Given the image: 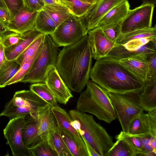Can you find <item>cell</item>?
<instances>
[{"instance_id": "1", "label": "cell", "mask_w": 156, "mask_h": 156, "mask_svg": "<svg viewBox=\"0 0 156 156\" xmlns=\"http://www.w3.org/2000/svg\"><path fill=\"white\" fill-rule=\"evenodd\" d=\"M92 58L87 35L73 44L63 47L58 53L55 68L71 91L80 93L86 86Z\"/></svg>"}, {"instance_id": "2", "label": "cell", "mask_w": 156, "mask_h": 156, "mask_svg": "<svg viewBox=\"0 0 156 156\" xmlns=\"http://www.w3.org/2000/svg\"><path fill=\"white\" fill-rule=\"evenodd\" d=\"M90 78L107 91L115 93H140L145 84L118 61L107 57L96 61L91 68Z\"/></svg>"}, {"instance_id": "3", "label": "cell", "mask_w": 156, "mask_h": 156, "mask_svg": "<svg viewBox=\"0 0 156 156\" xmlns=\"http://www.w3.org/2000/svg\"><path fill=\"white\" fill-rule=\"evenodd\" d=\"M71 125L94 149L100 156L106 154L114 144L105 129L94 120L93 116L76 109L69 111Z\"/></svg>"}, {"instance_id": "4", "label": "cell", "mask_w": 156, "mask_h": 156, "mask_svg": "<svg viewBox=\"0 0 156 156\" xmlns=\"http://www.w3.org/2000/svg\"><path fill=\"white\" fill-rule=\"evenodd\" d=\"M86 89L76 102V110L95 116L98 119L110 123L116 119L114 110L107 91L89 80Z\"/></svg>"}, {"instance_id": "5", "label": "cell", "mask_w": 156, "mask_h": 156, "mask_svg": "<svg viewBox=\"0 0 156 156\" xmlns=\"http://www.w3.org/2000/svg\"><path fill=\"white\" fill-rule=\"evenodd\" d=\"M58 47L49 35L45 34L41 49L28 74L21 80L25 83H45L47 76L55 68Z\"/></svg>"}, {"instance_id": "6", "label": "cell", "mask_w": 156, "mask_h": 156, "mask_svg": "<svg viewBox=\"0 0 156 156\" xmlns=\"http://www.w3.org/2000/svg\"><path fill=\"white\" fill-rule=\"evenodd\" d=\"M107 92L122 131L127 133L132 122L144 111L140 103V93Z\"/></svg>"}, {"instance_id": "7", "label": "cell", "mask_w": 156, "mask_h": 156, "mask_svg": "<svg viewBox=\"0 0 156 156\" xmlns=\"http://www.w3.org/2000/svg\"><path fill=\"white\" fill-rule=\"evenodd\" d=\"M49 35L58 47L73 44L87 35L80 18L73 15L59 25Z\"/></svg>"}, {"instance_id": "8", "label": "cell", "mask_w": 156, "mask_h": 156, "mask_svg": "<svg viewBox=\"0 0 156 156\" xmlns=\"http://www.w3.org/2000/svg\"><path fill=\"white\" fill-rule=\"evenodd\" d=\"M154 7L152 4L143 3L133 9H130L120 23L122 34L152 27Z\"/></svg>"}, {"instance_id": "9", "label": "cell", "mask_w": 156, "mask_h": 156, "mask_svg": "<svg viewBox=\"0 0 156 156\" xmlns=\"http://www.w3.org/2000/svg\"><path fill=\"white\" fill-rule=\"evenodd\" d=\"M24 116L10 119L3 130L13 156H31L28 148L24 144L22 140V129L24 124Z\"/></svg>"}, {"instance_id": "10", "label": "cell", "mask_w": 156, "mask_h": 156, "mask_svg": "<svg viewBox=\"0 0 156 156\" xmlns=\"http://www.w3.org/2000/svg\"><path fill=\"white\" fill-rule=\"evenodd\" d=\"M125 0H96L80 17L85 33L95 28L100 19L116 5Z\"/></svg>"}, {"instance_id": "11", "label": "cell", "mask_w": 156, "mask_h": 156, "mask_svg": "<svg viewBox=\"0 0 156 156\" xmlns=\"http://www.w3.org/2000/svg\"><path fill=\"white\" fill-rule=\"evenodd\" d=\"M10 101L18 107L26 115H37L41 110L49 105L30 90L16 92Z\"/></svg>"}, {"instance_id": "12", "label": "cell", "mask_w": 156, "mask_h": 156, "mask_svg": "<svg viewBox=\"0 0 156 156\" xmlns=\"http://www.w3.org/2000/svg\"><path fill=\"white\" fill-rule=\"evenodd\" d=\"M127 133L137 137L156 138V109L140 114L131 122Z\"/></svg>"}, {"instance_id": "13", "label": "cell", "mask_w": 156, "mask_h": 156, "mask_svg": "<svg viewBox=\"0 0 156 156\" xmlns=\"http://www.w3.org/2000/svg\"><path fill=\"white\" fill-rule=\"evenodd\" d=\"M51 110L58 126L65 130L72 137L77 146L81 156H89L82 137L71 125L72 119L69 113L58 105L51 107Z\"/></svg>"}, {"instance_id": "14", "label": "cell", "mask_w": 156, "mask_h": 156, "mask_svg": "<svg viewBox=\"0 0 156 156\" xmlns=\"http://www.w3.org/2000/svg\"><path fill=\"white\" fill-rule=\"evenodd\" d=\"M87 35L92 58L96 61L106 57L116 44L107 38L98 27L89 30Z\"/></svg>"}, {"instance_id": "15", "label": "cell", "mask_w": 156, "mask_h": 156, "mask_svg": "<svg viewBox=\"0 0 156 156\" xmlns=\"http://www.w3.org/2000/svg\"><path fill=\"white\" fill-rule=\"evenodd\" d=\"M38 12H29L23 6L7 24L8 31L22 34L35 29Z\"/></svg>"}, {"instance_id": "16", "label": "cell", "mask_w": 156, "mask_h": 156, "mask_svg": "<svg viewBox=\"0 0 156 156\" xmlns=\"http://www.w3.org/2000/svg\"><path fill=\"white\" fill-rule=\"evenodd\" d=\"M45 83L54 95L58 102L66 105L73 97L71 91L65 83L56 68L49 72Z\"/></svg>"}, {"instance_id": "17", "label": "cell", "mask_w": 156, "mask_h": 156, "mask_svg": "<svg viewBox=\"0 0 156 156\" xmlns=\"http://www.w3.org/2000/svg\"><path fill=\"white\" fill-rule=\"evenodd\" d=\"M51 107L49 105L44 107L38 112L37 118L39 135L42 140L48 145L52 133L58 128Z\"/></svg>"}, {"instance_id": "18", "label": "cell", "mask_w": 156, "mask_h": 156, "mask_svg": "<svg viewBox=\"0 0 156 156\" xmlns=\"http://www.w3.org/2000/svg\"><path fill=\"white\" fill-rule=\"evenodd\" d=\"M148 55H138L116 60L133 75L145 83L148 68Z\"/></svg>"}, {"instance_id": "19", "label": "cell", "mask_w": 156, "mask_h": 156, "mask_svg": "<svg viewBox=\"0 0 156 156\" xmlns=\"http://www.w3.org/2000/svg\"><path fill=\"white\" fill-rule=\"evenodd\" d=\"M25 123L22 129V140L24 144L31 148L42 140L38 131L37 118L30 114L24 116Z\"/></svg>"}, {"instance_id": "20", "label": "cell", "mask_w": 156, "mask_h": 156, "mask_svg": "<svg viewBox=\"0 0 156 156\" xmlns=\"http://www.w3.org/2000/svg\"><path fill=\"white\" fill-rule=\"evenodd\" d=\"M42 34L35 29L22 34V38L18 43L5 48L6 59L8 60L16 59L35 40Z\"/></svg>"}, {"instance_id": "21", "label": "cell", "mask_w": 156, "mask_h": 156, "mask_svg": "<svg viewBox=\"0 0 156 156\" xmlns=\"http://www.w3.org/2000/svg\"><path fill=\"white\" fill-rule=\"evenodd\" d=\"M156 50L149 41L138 49L133 51L126 49L123 45L116 44L106 57L118 60L138 55H149L156 53Z\"/></svg>"}, {"instance_id": "22", "label": "cell", "mask_w": 156, "mask_h": 156, "mask_svg": "<svg viewBox=\"0 0 156 156\" xmlns=\"http://www.w3.org/2000/svg\"><path fill=\"white\" fill-rule=\"evenodd\" d=\"M129 9L128 1H123L112 8L102 17L99 21L96 27H101L120 23L126 16Z\"/></svg>"}, {"instance_id": "23", "label": "cell", "mask_w": 156, "mask_h": 156, "mask_svg": "<svg viewBox=\"0 0 156 156\" xmlns=\"http://www.w3.org/2000/svg\"><path fill=\"white\" fill-rule=\"evenodd\" d=\"M140 101L144 111L148 112L156 109V80L145 82L140 94Z\"/></svg>"}, {"instance_id": "24", "label": "cell", "mask_w": 156, "mask_h": 156, "mask_svg": "<svg viewBox=\"0 0 156 156\" xmlns=\"http://www.w3.org/2000/svg\"><path fill=\"white\" fill-rule=\"evenodd\" d=\"M147 38L152 39L156 38V26L134 30L122 34L116 40L115 43L124 44L129 41L140 38Z\"/></svg>"}, {"instance_id": "25", "label": "cell", "mask_w": 156, "mask_h": 156, "mask_svg": "<svg viewBox=\"0 0 156 156\" xmlns=\"http://www.w3.org/2000/svg\"><path fill=\"white\" fill-rule=\"evenodd\" d=\"M43 9L50 16L56 28L73 15L66 8L58 5L45 4Z\"/></svg>"}, {"instance_id": "26", "label": "cell", "mask_w": 156, "mask_h": 156, "mask_svg": "<svg viewBox=\"0 0 156 156\" xmlns=\"http://www.w3.org/2000/svg\"><path fill=\"white\" fill-rule=\"evenodd\" d=\"M56 27L49 15L43 9L38 11L36 17L35 29L44 34L53 33Z\"/></svg>"}, {"instance_id": "27", "label": "cell", "mask_w": 156, "mask_h": 156, "mask_svg": "<svg viewBox=\"0 0 156 156\" xmlns=\"http://www.w3.org/2000/svg\"><path fill=\"white\" fill-rule=\"evenodd\" d=\"M20 66L16 59L5 60L0 69V88L5 87L6 83L15 75Z\"/></svg>"}, {"instance_id": "28", "label": "cell", "mask_w": 156, "mask_h": 156, "mask_svg": "<svg viewBox=\"0 0 156 156\" xmlns=\"http://www.w3.org/2000/svg\"><path fill=\"white\" fill-rule=\"evenodd\" d=\"M30 88L52 107L58 105L54 95L45 83H33Z\"/></svg>"}, {"instance_id": "29", "label": "cell", "mask_w": 156, "mask_h": 156, "mask_svg": "<svg viewBox=\"0 0 156 156\" xmlns=\"http://www.w3.org/2000/svg\"><path fill=\"white\" fill-rule=\"evenodd\" d=\"M48 145L56 152L58 156H72L57 129L51 134Z\"/></svg>"}, {"instance_id": "30", "label": "cell", "mask_w": 156, "mask_h": 156, "mask_svg": "<svg viewBox=\"0 0 156 156\" xmlns=\"http://www.w3.org/2000/svg\"><path fill=\"white\" fill-rule=\"evenodd\" d=\"M42 44L33 56L20 66L19 70L15 75L6 83L5 86L20 82L28 74L32 66L35 59L41 49Z\"/></svg>"}, {"instance_id": "31", "label": "cell", "mask_w": 156, "mask_h": 156, "mask_svg": "<svg viewBox=\"0 0 156 156\" xmlns=\"http://www.w3.org/2000/svg\"><path fill=\"white\" fill-rule=\"evenodd\" d=\"M45 34H42L35 40L16 59L20 66L30 59L35 54L42 44Z\"/></svg>"}, {"instance_id": "32", "label": "cell", "mask_w": 156, "mask_h": 156, "mask_svg": "<svg viewBox=\"0 0 156 156\" xmlns=\"http://www.w3.org/2000/svg\"><path fill=\"white\" fill-rule=\"evenodd\" d=\"M105 156H136L128 144L122 139H117Z\"/></svg>"}, {"instance_id": "33", "label": "cell", "mask_w": 156, "mask_h": 156, "mask_svg": "<svg viewBox=\"0 0 156 156\" xmlns=\"http://www.w3.org/2000/svg\"><path fill=\"white\" fill-rule=\"evenodd\" d=\"M115 138L116 140L120 139L124 140L131 148L136 156H140L141 151V144L138 137L122 131L115 136Z\"/></svg>"}, {"instance_id": "34", "label": "cell", "mask_w": 156, "mask_h": 156, "mask_svg": "<svg viewBox=\"0 0 156 156\" xmlns=\"http://www.w3.org/2000/svg\"><path fill=\"white\" fill-rule=\"evenodd\" d=\"M29 149L31 156H58L55 150L42 140Z\"/></svg>"}, {"instance_id": "35", "label": "cell", "mask_w": 156, "mask_h": 156, "mask_svg": "<svg viewBox=\"0 0 156 156\" xmlns=\"http://www.w3.org/2000/svg\"><path fill=\"white\" fill-rule=\"evenodd\" d=\"M58 129L61 137L72 156H81L76 144L71 136L65 130L58 127Z\"/></svg>"}, {"instance_id": "36", "label": "cell", "mask_w": 156, "mask_h": 156, "mask_svg": "<svg viewBox=\"0 0 156 156\" xmlns=\"http://www.w3.org/2000/svg\"><path fill=\"white\" fill-rule=\"evenodd\" d=\"M99 28L107 38L114 43L117 38L122 34L121 26L120 23Z\"/></svg>"}, {"instance_id": "37", "label": "cell", "mask_w": 156, "mask_h": 156, "mask_svg": "<svg viewBox=\"0 0 156 156\" xmlns=\"http://www.w3.org/2000/svg\"><path fill=\"white\" fill-rule=\"evenodd\" d=\"M68 0L72 3V11L73 15L79 17L85 14L92 4L85 2L80 0Z\"/></svg>"}, {"instance_id": "38", "label": "cell", "mask_w": 156, "mask_h": 156, "mask_svg": "<svg viewBox=\"0 0 156 156\" xmlns=\"http://www.w3.org/2000/svg\"><path fill=\"white\" fill-rule=\"evenodd\" d=\"M22 34L8 31L1 37L2 42L5 48L16 44L21 39Z\"/></svg>"}, {"instance_id": "39", "label": "cell", "mask_w": 156, "mask_h": 156, "mask_svg": "<svg viewBox=\"0 0 156 156\" xmlns=\"http://www.w3.org/2000/svg\"><path fill=\"white\" fill-rule=\"evenodd\" d=\"M148 68L146 82L156 80V53L148 56Z\"/></svg>"}, {"instance_id": "40", "label": "cell", "mask_w": 156, "mask_h": 156, "mask_svg": "<svg viewBox=\"0 0 156 156\" xmlns=\"http://www.w3.org/2000/svg\"><path fill=\"white\" fill-rule=\"evenodd\" d=\"M23 6L29 12H38L43 9L45 4L43 0H22Z\"/></svg>"}, {"instance_id": "41", "label": "cell", "mask_w": 156, "mask_h": 156, "mask_svg": "<svg viewBox=\"0 0 156 156\" xmlns=\"http://www.w3.org/2000/svg\"><path fill=\"white\" fill-rule=\"evenodd\" d=\"M8 10L10 20L12 19L23 6L22 0H2Z\"/></svg>"}, {"instance_id": "42", "label": "cell", "mask_w": 156, "mask_h": 156, "mask_svg": "<svg viewBox=\"0 0 156 156\" xmlns=\"http://www.w3.org/2000/svg\"><path fill=\"white\" fill-rule=\"evenodd\" d=\"M151 40L149 38H142L129 41L122 44L127 49L133 51L138 49L143 45L147 43Z\"/></svg>"}, {"instance_id": "43", "label": "cell", "mask_w": 156, "mask_h": 156, "mask_svg": "<svg viewBox=\"0 0 156 156\" xmlns=\"http://www.w3.org/2000/svg\"><path fill=\"white\" fill-rule=\"evenodd\" d=\"M141 144V153L140 156H144L145 154L153 151L156 153V150H154L150 143V137H138Z\"/></svg>"}, {"instance_id": "44", "label": "cell", "mask_w": 156, "mask_h": 156, "mask_svg": "<svg viewBox=\"0 0 156 156\" xmlns=\"http://www.w3.org/2000/svg\"><path fill=\"white\" fill-rule=\"evenodd\" d=\"M43 1L45 4L58 5L64 6L73 15L72 11V4L68 0H43Z\"/></svg>"}, {"instance_id": "45", "label": "cell", "mask_w": 156, "mask_h": 156, "mask_svg": "<svg viewBox=\"0 0 156 156\" xmlns=\"http://www.w3.org/2000/svg\"><path fill=\"white\" fill-rule=\"evenodd\" d=\"M0 20L6 25L10 21V14L7 9L0 7Z\"/></svg>"}, {"instance_id": "46", "label": "cell", "mask_w": 156, "mask_h": 156, "mask_svg": "<svg viewBox=\"0 0 156 156\" xmlns=\"http://www.w3.org/2000/svg\"><path fill=\"white\" fill-rule=\"evenodd\" d=\"M83 139L85 143L89 156H100L93 147L84 138Z\"/></svg>"}, {"instance_id": "47", "label": "cell", "mask_w": 156, "mask_h": 156, "mask_svg": "<svg viewBox=\"0 0 156 156\" xmlns=\"http://www.w3.org/2000/svg\"><path fill=\"white\" fill-rule=\"evenodd\" d=\"M1 37H0V69L6 59L5 54V47L2 42Z\"/></svg>"}, {"instance_id": "48", "label": "cell", "mask_w": 156, "mask_h": 156, "mask_svg": "<svg viewBox=\"0 0 156 156\" xmlns=\"http://www.w3.org/2000/svg\"><path fill=\"white\" fill-rule=\"evenodd\" d=\"M8 31L7 25L0 20V37Z\"/></svg>"}, {"instance_id": "49", "label": "cell", "mask_w": 156, "mask_h": 156, "mask_svg": "<svg viewBox=\"0 0 156 156\" xmlns=\"http://www.w3.org/2000/svg\"><path fill=\"white\" fill-rule=\"evenodd\" d=\"M150 143L153 149L154 150H156V138L150 137Z\"/></svg>"}, {"instance_id": "50", "label": "cell", "mask_w": 156, "mask_h": 156, "mask_svg": "<svg viewBox=\"0 0 156 156\" xmlns=\"http://www.w3.org/2000/svg\"><path fill=\"white\" fill-rule=\"evenodd\" d=\"M0 7L7 9L4 3L2 0H0Z\"/></svg>"}, {"instance_id": "51", "label": "cell", "mask_w": 156, "mask_h": 156, "mask_svg": "<svg viewBox=\"0 0 156 156\" xmlns=\"http://www.w3.org/2000/svg\"><path fill=\"white\" fill-rule=\"evenodd\" d=\"M83 2L90 3H93L96 0H80Z\"/></svg>"}, {"instance_id": "52", "label": "cell", "mask_w": 156, "mask_h": 156, "mask_svg": "<svg viewBox=\"0 0 156 156\" xmlns=\"http://www.w3.org/2000/svg\"><path fill=\"white\" fill-rule=\"evenodd\" d=\"M1 114H0V117H1Z\"/></svg>"}]
</instances>
